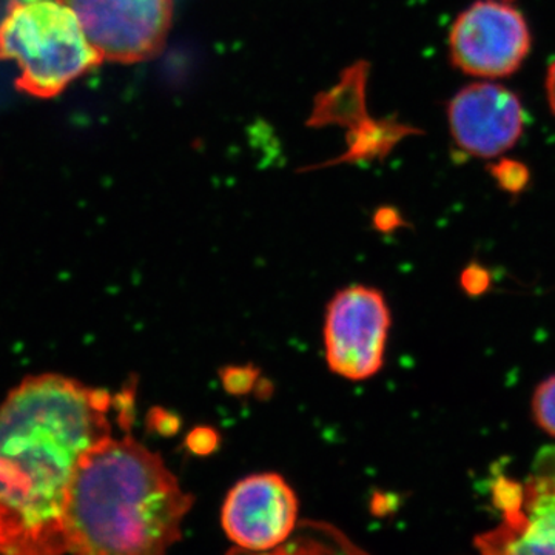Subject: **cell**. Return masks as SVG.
Masks as SVG:
<instances>
[{
  "label": "cell",
  "instance_id": "obj_14",
  "mask_svg": "<svg viewBox=\"0 0 555 555\" xmlns=\"http://www.w3.org/2000/svg\"><path fill=\"white\" fill-rule=\"evenodd\" d=\"M494 171L500 184L507 190H520L528 179V171L520 164L502 163Z\"/></svg>",
  "mask_w": 555,
  "mask_h": 555
},
{
  "label": "cell",
  "instance_id": "obj_7",
  "mask_svg": "<svg viewBox=\"0 0 555 555\" xmlns=\"http://www.w3.org/2000/svg\"><path fill=\"white\" fill-rule=\"evenodd\" d=\"M102 60L133 64L164 49L173 0H64Z\"/></svg>",
  "mask_w": 555,
  "mask_h": 555
},
{
  "label": "cell",
  "instance_id": "obj_16",
  "mask_svg": "<svg viewBox=\"0 0 555 555\" xmlns=\"http://www.w3.org/2000/svg\"><path fill=\"white\" fill-rule=\"evenodd\" d=\"M546 93L547 101H550V107L553 109L555 115V61L551 64L550 69H547L546 76Z\"/></svg>",
  "mask_w": 555,
  "mask_h": 555
},
{
  "label": "cell",
  "instance_id": "obj_15",
  "mask_svg": "<svg viewBox=\"0 0 555 555\" xmlns=\"http://www.w3.org/2000/svg\"><path fill=\"white\" fill-rule=\"evenodd\" d=\"M150 423L160 436H173L179 427V420L166 409H155L150 414Z\"/></svg>",
  "mask_w": 555,
  "mask_h": 555
},
{
  "label": "cell",
  "instance_id": "obj_12",
  "mask_svg": "<svg viewBox=\"0 0 555 555\" xmlns=\"http://www.w3.org/2000/svg\"><path fill=\"white\" fill-rule=\"evenodd\" d=\"M259 372L254 367H229L222 372V386L232 396H246L257 385Z\"/></svg>",
  "mask_w": 555,
  "mask_h": 555
},
{
  "label": "cell",
  "instance_id": "obj_1",
  "mask_svg": "<svg viewBox=\"0 0 555 555\" xmlns=\"http://www.w3.org/2000/svg\"><path fill=\"white\" fill-rule=\"evenodd\" d=\"M107 390L61 375L25 379L0 406V554L67 553L64 514L80 460L113 437Z\"/></svg>",
  "mask_w": 555,
  "mask_h": 555
},
{
  "label": "cell",
  "instance_id": "obj_10",
  "mask_svg": "<svg viewBox=\"0 0 555 555\" xmlns=\"http://www.w3.org/2000/svg\"><path fill=\"white\" fill-rule=\"evenodd\" d=\"M228 555H369L350 542L337 528L321 521H302L294 529L286 542L273 547L270 553L232 550Z\"/></svg>",
  "mask_w": 555,
  "mask_h": 555
},
{
  "label": "cell",
  "instance_id": "obj_2",
  "mask_svg": "<svg viewBox=\"0 0 555 555\" xmlns=\"http://www.w3.org/2000/svg\"><path fill=\"white\" fill-rule=\"evenodd\" d=\"M193 496L160 455L109 437L80 460L65 503L72 555H164L181 539Z\"/></svg>",
  "mask_w": 555,
  "mask_h": 555
},
{
  "label": "cell",
  "instance_id": "obj_3",
  "mask_svg": "<svg viewBox=\"0 0 555 555\" xmlns=\"http://www.w3.org/2000/svg\"><path fill=\"white\" fill-rule=\"evenodd\" d=\"M0 61L16 62L17 89L53 98L104 60L64 0H11L0 22Z\"/></svg>",
  "mask_w": 555,
  "mask_h": 555
},
{
  "label": "cell",
  "instance_id": "obj_9",
  "mask_svg": "<svg viewBox=\"0 0 555 555\" xmlns=\"http://www.w3.org/2000/svg\"><path fill=\"white\" fill-rule=\"evenodd\" d=\"M448 118L455 144L477 158H495L514 147L525 127L520 100L491 82L460 90L449 104Z\"/></svg>",
  "mask_w": 555,
  "mask_h": 555
},
{
  "label": "cell",
  "instance_id": "obj_11",
  "mask_svg": "<svg viewBox=\"0 0 555 555\" xmlns=\"http://www.w3.org/2000/svg\"><path fill=\"white\" fill-rule=\"evenodd\" d=\"M532 415L540 429L555 438V375L537 386L532 397Z\"/></svg>",
  "mask_w": 555,
  "mask_h": 555
},
{
  "label": "cell",
  "instance_id": "obj_8",
  "mask_svg": "<svg viewBox=\"0 0 555 555\" xmlns=\"http://www.w3.org/2000/svg\"><path fill=\"white\" fill-rule=\"evenodd\" d=\"M298 517V500L283 477L254 474L230 489L222 505L225 534L248 551H269L286 542Z\"/></svg>",
  "mask_w": 555,
  "mask_h": 555
},
{
  "label": "cell",
  "instance_id": "obj_5",
  "mask_svg": "<svg viewBox=\"0 0 555 555\" xmlns=\"http://www.w3.org/2000/svg\"><path fill=\"white\" fill-rule=\"evenodd\" d=\"M525 483H496L502 521L476 539L480 555H555V455H543Z\"/></svg>",
  "mask_w": 555,
  "mask_h": 555
},
{
  "label": "cell",
  "instance_id": "obj_4",
  "mask_svg": "<svg viewBox=\"0 0 555 555\" xmlns=\"http://www.w3.org/2000/svg\"><path fill=\"white\" fill-rule=\"evenodd\" d=\"M390 312L382 292L349 286L328 302L324 350L332 372L350 382L378 374L385 363Z\"/></svg>",
  "mask_w": 555,
  "mask_h": 555
},
{
  "label": "cell",
  "instance_id": "obj_13",
  "mask_svg": "<svg viewBox=\"0 0 555 555\" xmlns=\"http://www.w3.org/2000/svg\"><path fill=\"white\" fill-rule=\"evenodd\" d=\"M188 448L195 455H208L218 448L219 437L217 430L210 429V427L201 426L195 427L192 433L189 434Z\"/></svg>",
  "mask_w": 555,
  "mask_h": 555
},
{
  "label": "cell",
  "instance_id": "obj_6",
  "mask_svg": "<svg viewBox=\"0 0 555 555\" xmlns=\"http://www.w3.org/2000/svg\"><path fill=\"white\" fill-rule=\"evenodd\" d=\"M531 51V33L524 14L494 0L463 11L449 35L452 64L478 78H505L521 67Z\"/></svg>",
  "mask_w": 555,
  "mask_h": 555
}]
</instances>
